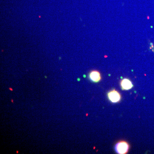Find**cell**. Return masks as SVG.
I'll use <instances>...</instances> for the list:
<instances>
[{"label":"cell","instance_id":"cell-1","mask_svg":"<svg viewBox=\"0 0 154 154\" xmlns=\"http://www.w3.org/2000/svg\"><path fill=\"white\" fill-rule=\"evenodd\" d=\"M130 146L128 143L125 141L119 142L116 144L115 151L119 154H125L128 152Z\"/></svg>","mask_w":154,"mask_h":154},{"label":"cell","instance_id":"cell-4","mask_svg":"<svg viewBox=\"0 0 154 154\" xmlns=\"http://www.w3.org/2000/svg\"><path fill=\"white\" fill-rule=\"evenodd\" d=\"M122 89L123 90H130L133 87L132 82L130 80L127 79H123L120 82Z\"/></svg>","mask_w":154,"mask_h":154},{"label":"cell","instance_id":"cell-3","mask_svg":"<svg viewBox=\"0 0 154 154\" xmlns=\"http://www.w3.org/2000/svg\"><path fill=\"white\" fill-rule=\"evenodd\" d=\"M89 78L92 82L95 83L99 82L102 79L100 72L96 70L92 71L89 73Z\"/></svg>","mask_w":154,"mask_h":154},{"label":"cell","instance_id":"cell-2","mask_svg":"<svg viewBox=\"0 0 154 154\" xmlns=\"http://www.w3.org/2000/svg\"><path fill=\"white\" fill-rule=\"evenodd\" d=\"M108 99L112 103H117L120 101L121 96L120 94L116 90L110 91L107 94Z\"/></svg>","mask_w":154,"mask_h":154}]
</instances>
